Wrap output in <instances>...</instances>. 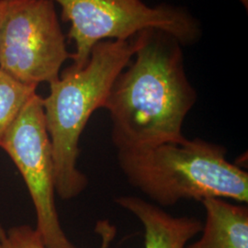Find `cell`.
<instances>
[{"label":"cell","instance_id":"1","mask_svg":"<svg viewBox=\"0 0 248 248\" xmlns=\"http://www.w3.org/2000/svg\"><path fill=\"white\" fill-rule=\"evenodd\" d=\"M182 48L165 32L142 31L133 61L116 79L104 106L117 151L184 137L183 124L197 92L186 75Z\"/></svg>","mask_w":248,"mask_h":248},{"label":"cell","instance_id":"2","mask_svg":"<svg viewBox=\"0 0 248 248\" xmlns=\"http://www.w3.org/2000/svg\"><path fill=\"white\" fill-rule=\"evenodd\" d=\"M142 32L125 41H104L92 49L81 68L71 65L49 84L43 98L45 124L53 153L56 194L64 201L80 195L89 184L78 168L80 137L90 117L104 108L116 79L133 60Z\"/></svg>","mask_w":248,"mask_h":248},{"label":"cell","instance_id":"3","mask_svg":"<svg viewBox=\"0 0 248 248\" xmlns=\"http://www.w3.org/2000/svg\"><path fill=\"white\" fill-rule=\"evenodd\" d=\"M218 143L185 136L132 150L117 151L128 182L162 207L216 198L248 202V174L226 159Z\"/></svg>","mask_w":248,"mask_h":248},{"label":"cell","instance_id":"4","mask_svg":"<svg viewBox=\"0 0 248 248\" xmlns=\"http://www.w3.org/2000/svg\"><path fill=\"white\" fill-rule=\"evenodd\" d=\"M69 22L67 38L75 45L72 67L89 61L94 46L104 41H125L155 30L175 38L182 46L202 37L201 21L186 8L171 4L149 6L142 0H52Z\"/></svg>","mask_w":248,"mask_h":248},{"label":"cell","instance_id":"5","mask_svg":"<svg viewBox=\"0 0 248 248\" xmlns=\"http://www.w3.org/2000/svg\"><path fill=\"white\" fill-rule=\"evenodd\" d=\"M52 0H4L0 24V69L38 87L52 83L71 59Z\"/></svg>","mask_w":248,"mask_h":248},{"label":"cell","instance_id":"6","mask_svg":"<svg viewBox=\"0 0 248 248\" xmlns=\"http://www.w3.org/2000/svg\"><path fill=\"white\" fill-rule=\"evenodd\" d=\"M26 184L36 213V231L48 248H77L65 235L55 204L53 153L43 98L35 93L0 144Z\"/></svg>","mask_w":248,"mask_h":248},{"label":"cell","instance_id":"7","mask_svg":"<svg viewBox=\"0 0 248 248\" xmlns=\"http://www.w3.org/2000/svg\"><path fill=\"white\" fill-rule=\"evenodd\" d=\"M115 202L142 223L145 248H185L202 229L203 223L199 219L175 217L159 206L136 196H122Z\"/></svg>","mask_w":248,"mask_h":248},{"label":"cell","instance_id":"8","mask_svg":"<svg viewBox=\"0 0 248 248\" xmlns=\"http://www.w3.org/2000/svg\"><path fill=\"white\" fill-rule=\"evenodd\" d=\"M202 203L205 222L202 236L185 248H248V208L210 198Z\"/></svg>","mask_w":248,"mask_h":248},{"label":"cell","instance_id":"9","mask_svg":"<svg viewBox=\"0 0 248 248\" xmlns=\"http://www.w3.org/2000/svg\"><path fill=\"white\" fill-rule=\"evenodd\" d=\"M37 88L24 84L0 69V144L28 100L37 93Z\"/></svg>","mask_w":248,"mask_h":248},{"label":"cell","instance_id":"10","mask_svg":"<svg viewBox=\"0 0 248 248\" xmlns=\"http://www.w3.org/2000/svg\"><path fill=\"white\" fill-rule=\"evenodd\" d=\"M0 248H48L35 228L29 225L5 229L0 224Z\"/></svg>","mask_w":248,"mask_h":248},{"label":"cell","instance_id":"11","mask_svg":"<svg viewBox=\"0 0 248 248\" xmlns=\"http://www.w3.org/2000/svg\"><path fill=\"white\" fill-rule=\"evenodd\" d=\"M240 4L243 6V8L248 11V0H237Z\"/></svg>","mask_w":248,"mask_h":248},{"label":"cell","instance_id":"12","mask_svg":"<svg viewBox=\"0 0 248 248\" xmlns=\"http://www.w3.org/2000/svg\"><path fill=\"white\" fill-rule=\"evenodd\" d=\"M3 9H4V0H0V24H1V19L3 15Z\"/></svg>","mask_w":248,"mask_h":248}]
</instances>
